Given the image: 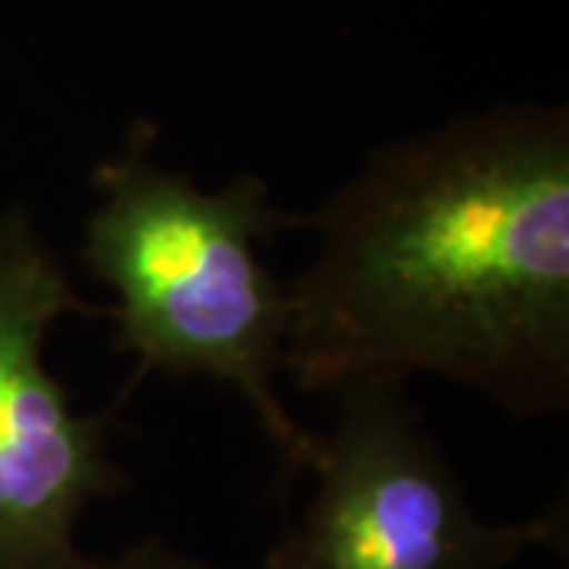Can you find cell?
<instances>
[{
  "mask_svg": "<svg viewBox=\"0 0 569 569\" xmlns=\"http://www.w3.org/2000/svg\"><path fill=\"white\" fill-rule=\"evenodd\" d=\"M310 228L282 370L336 399L440 377L569 408V111L512 102L373 149Z\"/></svg>",
  "mask_w": 569,
  "mask_h": 569,
  "instance_id": "6da1fadb",
  "label": "cell"
},
{
  "mask_svg": "<svg viewBox=\"0 0 569 569\" xmlns=\"http://www.w3.org/2000/svg\"><path fill=\"white\" fill-rule=\"evenodd\" d=\"M77 569H222L206 563L200 557H190L183 550L168 548L164 541H142L137 548L121 550L104 560H89L82 557Z\"/></svg>",
  "mask_w": 569,
  "mask_h": 569,
  "instance_id": "5b68a950",
  "label": "cell"
},
{
  "mask_svg": "<svg viewBox=\"0 0 569 569\" xmlns=\"http://www.w3.org/2000/svg\"><path fill=\"white\" fill-rule=\"evenodd\" d=\"M317 490L269 569H507L553 538V519L488 522L408 406L406 387L339 396Z\"/></svg>",
  "mask_w": 569,
  "mask_h": 569,
  "instance_id": "3957f363",
  "label": "cell"
},
{
  "mask_svg": "<svg viewBox=\"0 0 569 569\" xmlns=\"http://www.w3.org/2000/svg\"><path fill=\"white\" fill-rule=\"evenodd\" d=\"M96 313L26 206L0 212V569H77L86 507L121 485L108 415H80L44 365L63 317Z\"/></svg>",
  "mask_w": 569,
  "mask_h": 569,
  "instance_id": "277c9868",
  "label": "cell"
},
{
  "mask_svg": "<svg viewBox=\"0 0 569 569\" xmlns=\"http://www.w3.org/2000/svg\"><path fill=\"white\" fill-rule=\"evenodd\" d=\"M82 263L114 295L118 348L140 370L231 387L291 468L313 471L323 440L282 402L288 284L260 247L284 228L257 174L200 190L152 156L140 127L92 171Z\"/></svg>",
  "mask_w": 569,
  "mask_h": 569,
  "instance_id": "7a4b0ae2",
  "label": "cell"
}]
</instances>
